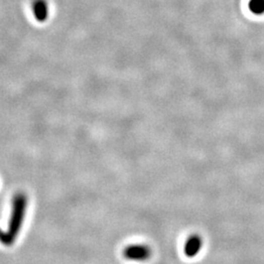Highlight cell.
Wrapping results in <instances>:
<instances>
[{"mask_svg":"<svg viewBox=\"0 0 264 264\" xmlns=\"http://www.w3.org/2000/svg\"><path fill=\"white\" fill-rule=\"evenodd\" d=\"M28 198L24 193H18L12 200L11 214L6 230L0 229V243L6 247L12 246L21 233L26 217Z\"/></svg>","mask_w":264,"mask_h":264,"instance_id":"cell-1","label":"cell"},{"mask_svg":"<svg viewBox=\"0 0 264 264\" xmlns=\"http://www.w3.org/2000/svg\"><path fill=\"white\" fill-rule=\"evenodd\" d=\"M122 254L129 261L144 262L152 256V248L145 244H130L124 248Z\"/></svg>","mask_w":264,"mask_h":264,"instance_id":"cell-2","label":"cell"},{"mask_svg":"<svg viewBox=\"0 0 264 264\" xmlns=\"http://www.w3.org/2000/svg\"><path fill=\"white\" fill-rule=\"evenodd\" d=\"M204 246V240L198 234L191 235L184 244V253L189 258H194L201 252Z\"/></svg>","mask_w":264,"mask_h":264,"instance_id":"cell-3","label":"cell"},{"mask_svg":"<svg viewBox=\"0 0 264 264\" xmlns=\"http://www.w3.org/2000/svg\"><path fill=\"white\" fill-rule=\"evenodd\" d=\"M32 13L33 18L39 22L43 23L49 16V6L46 0H33L32 2Z\"/></svg>","mask_w":264,"mask_h":264,"instance_id":"cell-4","label":"cell"},{"mask_svg":"<svg viewBox=\"0 0 264 264\" xmlns=\"http://www.w3.org/2000/svg\"><path fill=\"white\" fill-rule=\"evenodd\" d=\"M248 7L253 14L261 15L264 13V0H250Z\"/></svg>","mask_w":264,"mask_h":264,"instance_id":"cell-5","label":"cell"}]
</instances>
